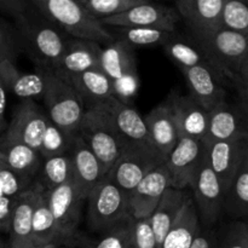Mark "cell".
<instances>
[{
  "label": "cell",
  "instance_id": "484cf974",
  "mask_svg": "<svg viewBox=\"0 0 248 248\" xmlns=\"http://www.w3.org/2000/svg\"><path fill=\"white\" fill-rule=\"evenodd\" d=\"M190 199V195L188 193L178 190V189L169 188L165 191L161 200L157 203L156 208L149 217L157 248H161L167 232H170L173 223L178 218L184 205Z\"/></svg>",
  "mask_w": 248,
  "mask_h": 248
},
{
  "label": "cell",
  "instance_id": "9f6ffc18",
  "mask_svg": "<svg viewBox=\"0 0 248 248\" xmlns=\"http://www.w3.org/2000/svg\"><path fill=\"white\" fill-rule=\"evenodd\" d=\"M131 248H135V246H133V245H132V247H131Z\"/></svg>",
  "mask_w": 248,
  "mask_h": 248
},
{
  "label": "cell",
  "instance_id": "7bdbcfd3",
  "mask_svg": "<svg viewBox=\"0 0 248 248\" xmlns=\"http://www.w3.org/2000/svg\"><path fill=\"white\" fill-rule=\"evenodd\" d=\"M35 9L33 0H0V11L17 19Z\"/></svg>",
  "mask_w": 248,
  "mask_h": 248
},
{
  "label": "cell",
  "instance_id": "f1b7e54d",
  "mask_svg": "<svg viewBox=\"0 0 248 248\" xmlns=\"http://www.w3.org/2000/svg\"><path fill=\"white\" fill-rule=\"evenodd\" d=\"M200 228L198 211L193 199H190L167 232L161 248H190Z\"/></svg>",
  "mask_w": 248,
  "mask_h": 248
},
{
  "label": "cell",
  "instance_id": "f6af8a7d",
  "mask_svg": "<svg viewBox=\"0 0 248 248\" xmlns=\"http://www.w3.org/2000/svg\"><path fill=\"white\" fill-rule=\"evenodd\" d=\"M16 198H0V230L2 234H9L10 223H11L12 210H14Z\"/></svg>",
  "mask_w": 248,
  "mask_h": 248
},
{
  "label": "cell",
  "instance_id": "8992f818",
  "mask_svg": "<svg viewBox=\"0 0 248 248\" xmlns=\"http://www.w3.org/2000/svg\"><path fill=\"white\" fill-rule=\"evenodd\" d=\"M87 225L94 232H102L130 216L128 195L110 178L104 177L86 198Z\"/></svg>",
  "mask_w": 248,
  "mask_h": 248
},
{
  "label": "cell",
  "instance_id": "f35d334b",
  "mask_svg": "<svg viewBox=\"0 0 248 248\" xmlns=\"http://www.w3.org/2000/svg\"><path fill=\"white\" fill-rule=\"evenodd\" d=\"M33 183V178L17 173L16 171L10 169L0 156V190L2 195L15 199L31 188Z\"/></svg>",
  "mask_w": 248,
  "mask_h": 248
},
{
  "label": "cell",
  "instance_id": "f907efd6",
  "mask_svg": "<svg viewBox=\"0 0 248 248\" xmlns=\"http://www.w3.org/2000/svg\"><path fill=\"white\" fill-rule=\"evenodd\" d=\"M0 248H9V241L5 242V244L0 245Z\"/></svg>",
  "mask_w": 248,
  "mask_h": 248
},
{
  "label": "cell",
  "instance_id": "ab89813d",
  "mask_svg": "<svg viewBox=\"0 0 248 248\" xmlns=\"http://www.w3.org/2000/svg\"><path fill=\"white\" fill-rule=\"evenodd\" d=\"M21 46L15 29H11L5 22L0 21V63L4 61L16 62Z\"/></svg>",
  "mask_w": 248,
  "mask_h": 248
},
{
  "label": "cell",
  "instance_id": "7dc6e473",
  "mask_svg": "<svg viewBox=\"0 0 248 248\" xmlns=\"http://www.w3.org/2000/svg\"><path fill=\"white\" fill-rule=\"evenodd\" d=\"M6 89L0 79V135L6 131L7 121L5 118V111H6Z\"/></svg>",
  "mask_w": 248,
  "mask_h": 248
},
{
  "label": "cell",
  "instance_id": "f5cc1de1",
  "mask_svg": "<svg viewBox=\"0 0 248 248\" xmlns=\"http://www.w3.org/2000/svg\"><path fill=\"white\" fill-rule=\"evenodd\" d=\"M246 222V225H247V248H248V220H245Z\"/></svg>",
  "mask_w": 248,
  "mask_h": 248
},
{
  "label": "cell",
  "instance_id": "2e32d148",
  "mask_svg": "<svg viewBox=\"0 0 248 248\" xmlns=\"http://www.w3.org/2000/svg\"><path fill=\"white\" fill-rule=\"evenodd\" d=\"M203 140H244L248 142V107L227 101L210 113L207 136Z\"/></svg>",
  "mask_w": 248,
  "mask_h": 248
},
{
  "label": "cell",
  "instance_id": "e575fe53",
  "mask_svg": "<svg viewBox=\"0 0 248 248\" xmlns=\"http://www.w3.org/2000/svg\"><path fill=\"white\" fill-rule=\"evenodd\" d=\"M90 248H131L135 237V219L127 216L104 232Z\"/></svg>",
  "mask_w": 248,
  "mask_h": 248
},
{
  "label": "cell",
  "instance_id": "6da1fadb",
  "mask_svg": "<svg viewBox=\"0 0 248 248\" xmlns=\"http://www.w3.org/2000/svg\"><path fill=\"white\" fill-rule=\"evenodd\" d=\"M15 31L21 50L44 72H52L67 48L70 36L61 31L38 9L15 19Z\"/></svg>",
  "mask_w": 248,
  "mask_h": 248
},
{
  "label": "cell",
  "instance_id": "d4e9b609",
  "mask_svg": "<svg viewBox=\"0 0 248 248\" xmlns=\"http://www.w3.org/2000/svg\"><path fill=\"white\" fill-rule=\"evenodd\" d=\"M45 186L40 182H34L29 189L19 194L15 201L10 223L9 241L31 242V220L41 193Z\"/></svg>",
  "mask_w": 248,
  "mask_h": 248
},
{
  "label": "cell",
  "instance_id": "8d00e7d4",
  "mask_svg": "<svg viewBox=\"0 0 248 248\" xmlns=\"http://www.w3.org/2000/svg\"><path fill=\"white\" fill-rule=\"evenodd\" d=\"M73 137L74 136L68 135L50 121L43 137L39 154L41 155L43 159L67 154Z\"/></svg>",
  "mask_w": 248,
  "mask_h": 248
},
{
  "label": "cell",
  "instance_id": "4dcf8cb0",
  "mask_svg": "<svg viewBox=\"0 0 248 248\" xmlns=\"http://www.w3.org/2000/svg\"><path fill=\"white\" fill-rule=\"evenodd\" d=\"M224 211L234 218L248 217V142L241 164L225 194Z\"/></svg>",
  "mask_w": 248,
  "mask_h": 248
},
{
  "label": "cell",
  "instance_id": "4fadbf2b",
  "mask_svg": "<svg viewBox=\"0 0 248 248\" xmlns=\"http://www.w3.org/2000/svg\"><path fill=\"white\" fill-rule=\"evenodd\" d=\"M48 123L47 114L35 101L27 99L16 108L4 135L39 152Z\"/></svg>",
  "mask_w": 248,
  "mask_h": 248
},
{
  "label": "cell",
  "instance_id": "7c38bea8",
  "mask_svg": "<svg viewBox=\"0 0 248 248\" xmlns=\"http://www.w3.org/2000/svg\"><path fill=\"white\" fill-rule=\"evenodd\" d=\"M203 157V140L179 138L174 149L165 160V166L171 176L172 188L183 190L193 186Z\"/></svg>",
  "mask_w": 248,
  "mask_h": 248
},
{
  "label": "cell",
  "instance_id": "8fae6325",
  "mask_svg": "<svg viewBox=\"0 0 248 248\" xmlns=\"http://www.w3.org/2000/svg\"><path fill=\"white\" fill-rule=\"evenodd\" d=\"M179 15L174 7L156 2L145 1L138 6L118 16L101 19V23L107 28H126V27H140V28H156L161 31L174 33L179 22Z\"/></svg>",
  "mask_w": 248,
  "mask_h": 248
},
{
  "label": "cell",
  "instance_id": "ffe728a7",
  "mask_svg": "<svg viewBox=\"0 0 248 248\" xmlns=\"http://www.w3.org/2000/svg\"><path fill=\"white\" fill-rule=\"evenodd\" d=\"M210 167L227 194L241 164L247 142L244 140H203Z\"/></svg>",
  "mask_w": 248,
  "mask_h": 248
},
{
  "label": "cell",
  "instance_id": "7a4b0ae2",
  "mask_svg": "<svg viewBox=\"0 0 248 248\" xmlns=\"http://www.w3.org/2000/svg\"><path fill=\"white\" fill-rule=\"evenodd\" d=\"M33 4L72 39L93 41L104 46L115 41L109 28L92 17L79 0H33Z\"/></svg>",
  "mask_w": 248,
  "mask_h": 248
},
{
  "label": "cell",
  "instance_id": "816d5d0a",
  "mask_svg": "<svg viewBox=\"0 0 248 248\" xmlns=\"http://www.w3.org/2000/svg\"><path fill=\"white\" fill-rule=\"evenodd\" d=\"M45 248H58L57 245H48V246H46Z\"/></svg>",
  "mask_w": 248,
  "mask_h": 248
},
{
  "label": "cell",
  "instance_id": "11a10c76",
  "mask_svg": "<svg viewBox=\"0 0 248 248\" xmlns=\"http://www.w3.org/2000/svg\"><path fill=\"white\" fill-rule=\"evenodd\" d=\"M58 248H75V247H69V246H63V247H58Z\"/></svg>",
  "mask_w": 248,
  "mask_h": 248
},
{
  "label": "cell",
  "instance_id": "ac0fdd59",
  "mask_svg": "<svg viewBox=\"0 0 248 248\" xmlns=\"http://www.w3.org/2000/svg\"><path fill=\"white\" fill-rule=\"evenodd\" d=\"M225 0H179L174 4L179 18L183 19L190 34L215 31L223 28Z\"/></svg>",
  "mask_w": 248,
  "mask_h": 248
},
{
  "label": "cell",
  "instance_id": "52a82bcc",
  "mask_svg": "<svg viewBox=\"0 0 248 248\" xmlns=\"http://www.w3.org/2000/svg\"><path fill=\"white\" fill-rule=\"evenodd\" d=\"M99 69L108 77L114 87V97L128 103L137 93L138 74L135 50L121 40L102 47Z\"/></svg>",
  "mask_w": 248,
  "mask_h": 248
},
{
  "label": "cell",
  "instance_id": "681fc988",
  "mask_svg": "<svg viewBox=\"0 0 248 248\" xmlns=\"http://www.w3.org/2000/svg\"><path fill=\"white\" fill-rule=\"evenodd\" d=\"M5 242H6V241H4V240H2V232L0 230V245L5 244Z\"/></svg>",
  "mask_w": 248,
  "mask_h": 248
},
{
  "label": "cell",
  "instance_id": "f546056e",
  "mask_svg": "<svg viewBox=\"0 0 248 248\" xmlns=\"http://www.w3.org/2000/svg\"><path fill=\"white\" fill-rule=\"evenodd\" d=\"M31 242L39 247H46L48 245H57L60 247V232L48 205L47 189L41 193L34 210L31 220Z\"/></svg>",
  "mask_w": 248,
  "mask_h": 248
},
{
  "label": "cell",
  "instance_id": "4316f807",
  "mask_svg": "<svg viewBox=\"0 0 248 248\" xmlns=\"http://www.w3.org/2000/svg\"><path fill=\"white\" fill-rule=\"evenodd\" d=\"M65 81L77 91L86 109L98 106L114 97L113 84L101 69L87 70Z\"/></svg>",
  "mask_w": 248,
  "mask_h": 248
},
{
  "label": "cell",
  "instance_id": "30bf717a",
  "mask_svg": "<svg viewBox=\"0 0 248 248\" xmlns=\"http://www.w3.org/2000/svg\"><path fill=\"white\" fill-rule=\"evenodd\" d=\"M86 198L87 196L82 193L74 179H70L52 190H47L48 205L57 223L61 242L75 234L81 219Z\"/></svg>",
  "mask_w": 248,
  "mask_h": 248
},
{
  "label": "cell",
  "instance_id": "60d3db41",
  "mask_svg": "<svg viewBox=\"0 0 248 248\" xmlns=\"http://www.w3.org/2000/svg\"><path fill=\"white\" fill-rule=\"evenodd\" d=\"M218 248H247L246 222L236 220L227 228Z\"/></svg>",
  "mask_w": 248,
  "mask_h": 248
},
{
  "label": "cell",
  "instance_id": "5bb4252c",
  "mask_svg": "<svg viewBox=\"0 0 248 248\" xmlns=\"http://www.w3.org/2000/svg\"><path fill=\"white\" fill-rule=\"evenodd\" d=\"M169 188H172V182L165 164L148 173L128 194L130 213L133 219L149 218Z\"/></svg>",
  "mask_w": 248,
  "mask_h": 248
},
{
  "label": "cell",
  "instance_id": "db71d44e",
  "mask_svg": "<svg viewBox=\"0 0 248 248\" xmlns=\"http://www.w3.org/2000/svg\"><path fill=\"white\" fill-rule=\"evenodd\" d=\"M242 102V103H244V104H246V106L248 107V98L247 99H244V101H241Z\"/></svg>",
  "mask_w": 248,
  "mask_h": 248
},
{
  "label": "cell",
  "instance_id": "d6986e66",
  "mask_svg": "<svg viewBox=\"0 0 248 248\" xmlns=\"http://www.w3.org/2000/svg\"><path fill=\"white\" fill-rule=\"evenodd\" d=\"M188 82L189 96L198 102L208 113L224 103L227 92L222 85L223 78L208 65L182 69Z\"/></svg>",
  "mask_w": 248,
  "mask_h": 248
},
{
  "label": "cell",
  "instance_id": "836d02e7",
  "mask_svg": "<svg viewBox=\"0 0 248 248\" xmlns=\"http://www.w3.org/2000/svg\"><path fill=\"white\" fill-rule=\"evenodd\" d=\"M40 182L47 190L57 188L73 179V167L68 154L43 159Z\"/></svg>",
  "mask_w": 248,
  "mask_h": 248
},
{
  "label": "cell",
  "instance_id": "c3c4849f",
  "mask_svg": "<svg viewBox=\"0 0 248 248\" xmlns=\"http://www.w3.org/2000/svg\"><path fill=\"white\" fill-rule=\"evenodd\" d=\"M9 248H45L39 247L33 242H11L9 241Z\"/></svg>",
  "mask_w": 248,
  "mask_h": 248
},
{
  "label": "cell",
  "instance_id": "3957f363",
  "mask_svg": "<svg viewBox=\"0 0 248 248\" xmlns=\"http://www.w3.org/2000/svg\"><path fill=\"white\" fill-rule=\"evenodd\" d=\"M195 45L205 53L211 67L234 81L240 64L248 53V35L220 28L208 33L191 34Z\"/></svg>",
  "mask_w": 248,
  "mask_h": 248
},
{
  "label": "cell",
  "instance_id": "9a60e30c",
  "mask_svg": "<svg viewBox=\"0 0 248 248\" xmlns=\"http://www.w3.org/2000/svg\"><path fill=\"white\" fill-rule=\"evenodd\" d=\"M98 107L107 111L126 148L130 145H153L144 118L130 103L111 97L108 101L98 104Z\"/></svg>",
  "mask_w": 248,
  "mask_h": 248
},
{
  "label": "cell",
  "instance_id": "cb8c5ba5",
  "mask_svg": "<svg viewBox=\"0 0 248 248\" xmlns=\"http://www.w3.org/2000/svg\"><path fill=\"white\" fill-rule=\"evenodd\" d=\"M150 142L166 159L178 142V131L169 102L159 104L144 116Z\"/></svg>",
  "mask_w": 248,
  "mask_h": 248
},
{
  "label": "cell",
  "instance_id": "1f68e13d",
  "mask_svg": "<svg viewBox=\"0 0 248 248\" xmlns=\"http://www.w3.org/2000/svg\"><path fill=\"white\" fill-rule=\"evenodd\" d=\"M116 33L115 40H121L135 48H149L155 46H164L171 40L174 33L161 31L156 28H140V27H126V28H111Z\"/></svg>",
  "mask_w": 248,
  "mask_h": 248
},
{
  "label": "cell",
  "instance_id": "e0dca14e",
  "mask_svg": "<svg viewBox=\"0 0 248 248\" xmlns=\"http://www.w3.org/2000/svg\"><path fill=\"white\" fill-rule=\"evenodd\" d=\"M167 102L173 113L178 137L205 140L210 125V113L189 94L172 93Z\"/></svg>",
  "mask_w": 248,
  "mask_h": 248
},
{
  "label": "cell",
  "instance_id": "ba28073f",
  "mask_svg": "<svg viewBox=\"0 0 248 248\" xmlns=\"http://www.w3.org/2000/svg\"><path fill=\"white\" fill-rule=\"evenodd\" d=\"M165 160L153 145H130L107 177L128 195L148 173L164 165Z\"/></svg>",
  "mask_w": 248,
  "mask_h": 248
},
{
  "label": "cell",
  "instance_id": "5b68a950",
  "mask_svg": "<svg viewBox=\"0 0 248 248\" xmlns=\"http://www.w3.org/2000/svg\"><path fill=\"white\" fill-rule=\"evenodd\" d=\"M43 98L51 123L68 135H77L86 111L77 91L64 79L50 72Z\"/></svg>",
  "mask_w": 248,
  "mask_h": 248
},
{
  "label": "cell",
  "instance_id": "bcb514c9",
  "mask_svg": "<svg viewBox=\"0 0 248 248\" xmlns=\"http://www.w3.org/2000/svg\"><path fill=\"white\" fill-rule=\"evenodd\" d=\"M235 85L237 86V90L241 96V101L248 98V53L244 61L240 64L239 70L236 73V77L234 79Z\"/></svg>",
  "mask_w": 248,
  "mask_h": 248
},
{
  "label": "cell",
  "instance_id": "b9f144b4",
  "mask_svg": "<svg viewBox=\"0 0 248 248\" xmlns=\"http://www.w3.org/2000/svg\"><path fill=\"white\" fill-rule=\"evenodd\" d=\"M135 248H157L149 218L135 220Z\"/></svg>",
  "mask_w": 248,
  "mask_h": 248
},
{
  "label": "cell",
  "instance_id": "603a6c76",
  "mask_svg": "<svg viewBox=\"0 0 248 248\" xmlns=\"http://www.w3.org/2000/svg\"><path fill=\"white\" fill-rule=\"evenodd\" d=\"M48 73L40 70L39 73H23L17 69L11 61L0 63V79L6 91H10L22 101L43 98L48 81Z\"/></svg>",
  "mask_w": 248,
  "mask_h": 248
},
{
  "label": "cell",
  "instance_id": "44dd1931",
  "mask_svg": "<svg viewBox=\"0 0 248 248\" xmlns=\"http://www.w3.org/2000/svg\"><path fill=\"white\" fill-rule=\"evenodd\" d=\"M102 47L93 41L70 39L52 73L68 80L87 70L99 69Z\"/></svg>",
  "mask_w": 248,
  "mask_h": 248
},
{
  "label": "cell",
  "instance_id": "ee69618b",
  "mask_svg": "<svg viewBox=\"0 0 248 248\" xmlns=\"http://www.w3.org/2000/svg\"><path fill=\"white\" fill-rule=\"evenodd\" d=\"M218 244L219 240L216 232L211 228L201 227L190 248H218Z\"/></svg>",
  "mask_w": 248,
  "mask_h": 248
},
{
  "label": "cell",
  "instance_id": "83f0119b",
  "mask_svg": "<svg viewBox=\"0 0 248 248\" xmlns=\"http://www.w3.org/2000/svg\"><path fill=\"white\" fill-rule=\"evenodd\" d=\"M0 156L17 173L33 178L40 171L43 157L38 150L23 143L0 135Z\"/></svg>",
  "mask_w": 248,
  "mask_h": 248
},
{
  "label": "cell",
  "instance_id": "9c48e42d",
  "mask_svg": "<svg viewBox=\"0 0 248 248\" xmlns=\"http://www.w3.org/2000/svg\"><path fill=\"white\" fill-rule=\"evenodd\" d=\"M191 188L194 190L193 201L198 211L201 227L212 228L224 211L225 193L219 179L208 165L206 148L205 157Z\"/></svg>",
  "mask_w": 248,
  "mask_h": 248
},
{
  "label": "cell",
  "instance_id": "7402d4cb",
  "mask_svg": "<svg viewBox=\"0 0 248 248\" xmlns=\"http://www.w3.org/2000/svg\"><path fill=\"white\" fill-rule=\"evenodd\" d=\"M67 154L72 162L73 179L87 196L90 191L107 176L103 166L78 135L73 137Z\"/></svg>",
  "mask_w": 248,
  "mask_h": 248
},
{
  "label": "cell",
  "instance_id": "277c9868",
  "mask_svg": "<svg viewBox=\"0 0 248 248\" xmlns=\"http://www.w3.org/2000/svg\"><path fill=\"white\" fill-rule=\"evenodd\" d=\"M77 135L96 155L106 174L126 149L107 111L98 106L86 109Z\"/></svg>",
  "mask_w": 248,
  "mask_h": 248
},
{
  "label": "cell",
  "instance_id": "74e56055",
  "mask_svg": "<svg viewBox=\"0 0 248 248\" xmlns=\"http://www.w3.org/2000/svg\"><path fill=\"white\" fill-rule=\"evenodd\" d=\"M223 26L248 35V0H225Z\"/></svg>",
  "mask_w": 248,
  "mask_h": 248
},
{
  "label": "cell",
  "instance_id": "d590c367",
  "mask_svg": "<svg viewBox=\"0 0 248 248\" xmlns=\"http://www.w3.org/2000/svg\"><path fill=\"white\" fill-rule=\"evenodd\" d=\"M147 0H79L81 6L96 19L118 16Z\"/></svg>",
  "mask_w": 248,
  "mask_h": 248
},
{
  "label": "cell",
  "instance_id": "d6a6232c",
  "mask_svg": "<svg viewBox=\"0 0 248 248\" xmlns=\"http://www.w3.org/2000/svg\"><path fill=\"white\" fill-rule=\"evenodd\" d=\"M162 47H164L166 55L178 65L181 70L186 69V68L198 67V65H208V67H211L205 53L198 46H194L191 44L186 43V41L181 40V39L176 38L174 35Z\"/></svg>",
  "mask_w": 248,
  "mask_h": 248
}]
</instances>
